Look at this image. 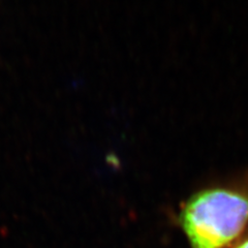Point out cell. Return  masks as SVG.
<instances>
[{"label": "cell", "instance_id": "cell-2", "mask_svg": "<svg viewBox=\"0 0 248 248\" xmlns=\"http://www.w3.org/2000/svg\"><path fill=\"white\" fill-rule=\"evenodd\" d=\"M232 248H248V232H246Z\"/></svg>", "mask_w": 248, "mask_h": 248}, {"label": "cell", "instance_id": "cell-1", "mask_svg": "<svg viewBox=\"0 0 248 248\" xmlns=\"http://www.w3.org/2000/svg\"><path fill=\"white\" fill-rule=\"evenodd\" d=\"M190 248H230L248 227V172L196 191L176 216Z\"/></svg>", "mask_w": 248, "mask_h": 248}]
</instances>
